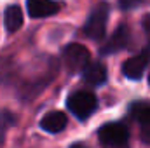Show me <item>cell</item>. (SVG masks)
Returning a JSON list of instances; mask_svg holds the SVG:
<instances>
[{"instance_id":"4fadbf2b","label":"cell","mask_w":150,"mask_h":148,"mask_svg":"<svg viewBox=\"0 0 150 148\" xmlns=\"http://www.w3.org/2000/svg\"><path fill=\"white\" fill-rule=\"evenodd\" d=\"M143 28H145V32L150 35V14L143 18Z\"/></svg>"},{"instance_id":"8992f818","label":"cell","mask_w":150,"mask_h":148,"mask_svg":"<svg viewBox=\"0 0 150 148\" xmlns=\"http://www.w3.org/2000/svg\"><path fill=\"white\" fill-rule=\"evenodd\" d=\"M149 63H150V54H147V52L133 56L122 65V73L131 80H140L145 73V68L149 66Z\"/></svg>"},{"instance_id":"7a4b0ae2","label":"cell","mask_w":150,"mask_h":148,"mask_svg":"<svg viewBox=\"0 0 150 148\" xmlns=\"http://www.w3.org/2000/svg\"><path fill=\"white\" fill-rule=\"evenodd\" d=\"M98 136H100V143H101L103 148H127L129 131L120 122L105 124L100 129Z\"/></svg>"},{"instance_id":"3957f363","label":"cell","mask_w":150,"mask_h":148,"mask_svg":"<svg viewBox=\"0 0 150 148\" xmlns=\"http://www.w3.org/2000/svg\"><path fill=\"white\" fill-rule=\"evenodd\" d=\"M107 21H108V4H100L93 9L89 14L86 25H84V33L86 37L93 40H100L105 35L107 30Z\"/></svg>"},{"instance_id":"6da1fadb","label":"cell","mask_w":150,"mask_h":148,"mask_svg":"<svg viewBox=\"0 0 150 148\" xmlns=\"http://www.w3.org/2000/svg\"><path fill=\"white\" fill-rule=\"evenodd\" d=\"M67 106L79 120H84L89 115H93V111L96 110L98 99L91 91H75L68 96Z\"/></svg>"},{"instance_id":"9c48e42d","label":"cell","mask_w":150,"mask_h":148,"mask_svg":"<svg viewBox=\"0 0 150 148\" xmlns=\"http://www.w3.org/2000/svg\"><path fill=\"white\" fill-rule=\"evenodd\" d=\"M40 127H42L44 131H47V132H52V134L61 132V131L67 127V115H65L63 111H58V110L49 111V113H45V115L42 117Z\"/></svg>"},{"instance_id":"ba28073f","label":"cell","mask_w":150,"mask_h":148,"mask_svg":"<svg viewBox=\"0 0 150 148\" xmlns=\"http://www.w3.org/2000/svg\"><path fill=\"white\" fill-rule=\"evenodd\" d=\"M129 40H131L129 28H127L126 25L119 26V28L113 32L112 37L108 38V42L103 45V49H101V54H113V52H117V51H122V49H126V47L129 45Z\"/></svg>"},{"instance_id":"277c9868","label":"cell","mask_w":150,"mask_h":148,"mask_svg":"<svg viewBox=\"0 0 150 148\" xmlns=\"http://www.w3.org/2000/svg\"><path fill=\"white\" fill-rule=\"evenodd\" d=\"M89 51L82 44H70L63 51V61L70 72H84L89 66Z\"/></svg>"},{"instance_id":"52a82bcc","label":"cell","mask_w":150,"mask_h":148,"mask_svg":"<svg viewBox=\"0 0 150 148\" xmlns=\"http://www.w3.org/2000/svg\"><path fill=\"white\" fill-rule=\"evenodd\" d=\"M129 113L133 118L140 122L142 127V140L150 145V103H134L131 105Z\"/></svg>"},{"instance_id":"7c38bea8","label":"cell","mask_w":150,"mask_h":148,"mask_svg":"<svg viewBox=\"0 0 150 148\" xmlns=\"http://www.w3.org/2000/svg\"><path fill=\"white\" fill-rule=\"evenodd\" d=\"M119 4L122 9H131V7H136L140 4V0H119Z\"/></svg>"},{"instance_id":"2e32d148","label":"cell","mask_w":150,"mask_h":148,"mask_svg":"<svg viewBox=\"0 0 150 148\" xmlns=\"http://www.w3.org/2000/svg\"><path fill=\"white\" fill-rule=\"evenodd\" d=\"M149 84H150V73H149Z\"/></svg>"},{"instance_id":"30bf717a","label":"cell","mask_w":150,"mask_h":148,"mask_svg":"<svg viewBox=\"0 0 150 148\" xmlns=\"http://www.w3.org/2000/svg\"><path fill=\"white\" fill-rule=\"evenodd\" d=\"M82 77L91 85H101L107 82V68L101 63H89V66L82 72Z\"/></svg>"},{"instance_id":"8fae6325","label":"cell","mask_w":150,"mask_h":148,"mask_svg":"<svg viewBox=\"0 0 150 148\" xmlns=\"http://www.w3.org/2000/svg\"><path fill=\"white\" fill-rule=\"evenodd\" d=\"M4 23H5V30L9 33H14V32H18L21 28V25H23V12H21L19 5H9L5 9Z\"/></svg>"},{"instance_id":"9a60e30c","label":"cell","mask_w":150,"mask_h":148,"mask_svg":"<svg viewBox=\"0 0 150 148\" xmlns=\"http://www.w3.org/2000/svg\"><path fill=\"white\" fill-rule=\"evenodd\" d=\"M70 148H84V145H80V143H75V145H72Z\"/></svg>"},{"instance_id":"5bb4252c","label":"cell","mask_w":150,"mask_h":148,"mask_svg":"<svg viewBox=\"0 0 150 148\" xmlns=\"http://www.w3.org/2000/svg\"><path fill=\"white\" fill-rule=\"evenodd\" d=\"M4 141H5V132H4V127H0V147L4 145Z\"/></svg>"},{"instance_id":"5b68a950","label":"cell","mask_w":150,"mask_h":148,"mask_svg":"<svg viewBox=\"0 0 150 148\" xmlns=\"http://www.w3.org/2000/svg\"><path fill=\"white\" fill-rule=\"evenodd\" d=\"M26 9L32 18L40 19V18H49V16H54L56 12H59L61 4L56 0H28Z\"/></svg>"}]
</instances>
